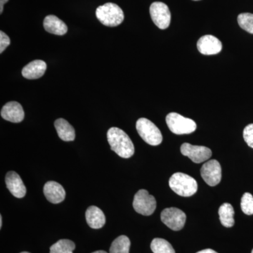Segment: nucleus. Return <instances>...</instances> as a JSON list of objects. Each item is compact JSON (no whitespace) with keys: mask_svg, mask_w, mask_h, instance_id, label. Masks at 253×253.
<instances>
[{"mask_svg":"<svg viewBox=\"0 0 253 253\" xmlns=\"http://www.w3.org/2000/svg\"><path fill=\"white\" fill-rule=\"evenodd\" d=\"M107 139L111 150L120 157L129 158L134 155V144L123 129L118 127L110 128L107 132Z\"/></svg>","mask_w":253,"mask_h":253,"instance_id":"1","label":"nucleus"},{"mask_svg":"<svg viewBox=\"0 0 253 253\" xmlns=\"http://www.w3.org/2000/svg\"><path fill=\"white\" fill-rule=\"evenodd\" d=\"M171 189L179 196L189 197L196 194L198 190V184L192 176L184 173H174L169 180Z\"/></svg>","mask_w":253,"mask_h":253,"instance_id":"2","label":"nucleus"},{"mask_svg":"<svg viewBox=\"0 0 253 253\" xmlns=\"http://www.w3.org/2000/svg\"><path fill=\"white\" fill-rule=\"evenodd\" d=\"M96 16L103 25L109 27H116L123 23L124 13L118 5L106 3L96 9Z\"/></svg>","mask_w":253,"mask_h":253,"instance_id":"3","label":"nucleus"},{"mask_svg":"<svg viewBox=\"0 0 253 253\" xmlns=\"http://www.w3.org/2000/svg\"><path fill=\"white\" fill-rule=\"evenodd\" d=\"M136 130L145 142L151 146H158L163 141V136L157 126L146 118L138 120Z\"/></svg>","mask_w":253,"mask_h":253,"instance_id":"4","label":"nucleus"},{"mask_svg":"<svg viewBox=\"0 0 253 253\" xmlns=\"http://www.w3.org/2000/svg\"><path fill=\"white\" fill-rule=\"evenodd\" d=\"M169 130L175 134H188L196 131V123L193 120L176 113H170L166 117Z\"/></svg>","mask_w":253,"mask_h":253,"instance_id":"5","label":"nucleus"},{"mask_svg":"<svg viewBox=\"0 0 253 253\" xmlns=\"http://www.w3.org/2000/svg\"><path fill=\"white\" fill-rule=\"evenodd\" d=\"M133 207L139 214L144 216L151 215L156 209V199L146 190H139L134 196Z\"/></svg>","mask_w":253,"mask_h":253,"instance_id":"6","label":"nucleus"},{"mask_svg":"<svg viewBox=\"0 0 253 253\" xmlns=\"http://www.w3.org/2000/svg\"><path fill=\"white\" fill-rule=\"evenodd\" d=\"M161 221L173 231H179L185 224V213L176 208H168L163 210L161 214Z\"/></svg>","mask_w":253,"mask_h":253,"instance_id":"7","label":"nucleus"},{"mask_svg":"<svg viewBox=\"0 0 253 253\" xmlns=\"http://www.w3.org/2000/svg\"><path fill=\"white\" fill-rule=\"evenodd\" d=\"M150 14L155 25L160 29L169 27L171 21V14L166 4L160 1L153 3L150 6Z\"/></svg>","mask_w":253,"mask_h":253,"instance_id":"8","label":"nucleus"},{"mask_svg":"<svg viewBox=\"0 0 253 253\" xmlns=\"http://www.w3.org/2000/svg\"><path fill=\"white\" fill-rule=\"evenodd\" d=\"M181 153L187 156L193 162L201 163L208 161L212 156V151L209 148L203 146H194L189 143L181 145Z\"/></svg>","mask_w":253,"mask_h":253,"instance_id":"9","label":"nucleus"},{"mask_svg":"<svg viewBox=\"0 0 253 253\" xmlns=\"http://www.w3.org/2000/svg\"><path fill=\"white\" fill-rule=\"evenodd\" d=\"M201 174L206 184L211 186H217L221 179V168L216 160L204 163L201 169Z\"/></svg>","mask_w":253,"mask_h":253,"instance_id":"10","label":"nucleus"},{"mask_svg":"<svg viewBox=\"0 0 253 253\" xmlns=\"http://www.w3.org/2000/svg\"><path fill=\"white\" fill-rule=\"evenodd\" d=\"M199 52L204 55L219 54L222 49V44L216 37L207 35L200 38L197 42Z\"/></svg>","mask_w":253,"mask_h":253,"instance_id":"11","label":"nucleus"},{"mask_svg":"<svg viewBox=\"0 0 253 253\" xmlns=\"http://www.w3.org/2000/svg\"><path fill=\"white\" fill-rule=\"evenodd\" d=\"M1 116L5 121L18 123L22 122L25 117L22 106L16 101H10L3 106Z\"/></svg>","mask_w":253,"mask_h":253,"instance_id":"12","label":"nucleus"},{"mask_svg":"<svg viewBox=\"0 0 253 253\" xmlns=\"http://www.w3.org/2000/svg\"><path fill=\"white\" fill-rule=\"evenodd\" d=\"M6 187L14 197L22 199L26 194V188L22 179L17 173L11 171L5 177Z\"/></svg>","mask_w":253,"mask_h":253,"instance_id":"13","label":"nucleus"},{"mask_svg":"<svg viewBox=\"0 0 253 253\" xmlns=\"http://www.w3.org/2000/svg\"><path fill=\"white\" fill-rule=\"evenodd\" d=\"M44 196L51 204H58L64 201L66 198V191L62 186L58 182L49 181L44 186Z\"/></svg>","mask_w":253,"mask_h":253,"instance_id":"14","label":"nucleus"},{"mask_svg":"<svg viewBox=\"0 0 253 253\" xmlns=\"http://www.w3.org/2000/svg\"><path fill=\"white\" fill-rule=\"evenodd\" d=\"M46 63L42 60H35L26 65L22 70V76L26 79H39L44 76Z\"/></svg>","mask_w":253,"mask_h":253,"instance_id":"15","label":"nucleus"},{"mask_svg":"<svg viewBox=\"0 0 253 253\" xmlns=\"http://www.w3.org/2000/svg\"><path fill=\"white\" fill-rule=\"evenodd\" d=\"M85 217L88 225L92 229H101L106 224V217L104 212L96 206H93L88 208Z\"/></svg>","mask_w":253,"mask_h":253,"instance_id":"16","label":"nucleus"},{"mask_svg":"<svg viewBox=\"0 0 253 253\" xmlns=\"http://www.w3.org/2000/svg\"><path fill=\"white\" fill-rule=\"evenodd\" d=\"M44 29L51 34L63 36L68 32L66 23L54 15H49L44 20Z\"/></svg>","mask_w":253,"mask_h":253,"instance_id":"17","label":"nucleus"},{"mask_svg":"<svg viewBox=\"0 0 253 253\" xmlns=\"http://www.w3.org/2000/svg\"><path fill=\"white\" fill-rule=\"evenodd\" d=\"M55 128L60 139L65 141H72L76 138V131L73 126L63 118H59L54 123Z\"/></svg>","mask_w":253,"mask_h":253,"instance_id":"18","label":"nucleus"},{"mask_svg":"<svg viewBox=\"0 0 253 253\" xmlns=\"http://www.w3.org/2000/svg\"><path fill=\"white\" fill-rule=\"evenodd\" d=\"M219 220L225 227L230 228L235 224L234 210L230 204L225 203L221 205L219 209Z\"/></svg>","mask_w":253,"mask_h":253,"instance_id":"19","label":"nucleus"},{"mask_svg":"<svg viewBox=\"0 0 253 253\" xmlns=\"http://www.w3.org/2000/svg\"><path fill=\"white\" fill-rule=\"evenodd\" d=\"M130 241L126 236H118L110 247V253H129Z\"/></svg>","mask_w":253,"mask_h":253,"instance_id":"20","label":"nucleus"},{"mask_svg":"<svg viewBox=\"0 0 253 253\" xmlns=\"http://www.w3.org/2000/svg\"><path fill=\"white\" fill-rule=\"evenodd\" d=\"M76 245L71 240L61 239L50 248V253H73Z\"/></svg>","mask_w":253,"mask_h":253,"instance_id":"21","label":"nucleus"},{"mask_svg":"<svg viewBox=\"0 0 253 253\" xmlns=\"http://www.w3.org/2000/svg\"><path fill=\"white\" fill-rule=\"evenodd\" d=\"M151 249L154 253H175L172 245L166 240L159 238L153 240Z\"/></svg>","mask_w":253,"mask_h":253,"instance_id":"22","label":"nucleus"},{"mask_svg":"<svg viewBox=\"0 0 253 253\" xmlns=\"http://www.w3.org/2000/svg\"><path fill=\"white\" fill-rule=\"evenodd\" d=\"M238 23L240 27L253 34V14L250 13H244L238 16Z\"/></svg>","mask_w":253,"mask_h":253,"instance_id":"23","label":"nucleus"},{"mask_svg":"<svg viewBox=\"0 0 253 253\" xmlns=\"http://www.w3.org/2000/svg\"><path fill=\"white\" fill-rule=\"evenodd\" d=\"M241 210L248 215L253 214V196L250 193H245L243 195L241 202Z\"/></svg>","mask_w":253,"mask_h":253,"instance_id":"24","label":"nucleus"},{"mask_svg":"<svg viewBox=\"0 0 253 253\" xmlns=\"http://www.w3.org/2000/svg\"><path fill=\"white\" fill-rule=\"evenodd\" d=\"M244 138L246 144L253 149V124H250L245 127Z\"/></svg>","mask_w":253,"mask_h":253,"instance_id":"25","label":"nucleus"},{"mask_svg":"<svg viewBox=\"0 0 253 253\" xmlns=\"http://www.w3.org/2000/svg\"><path fill=\"white\" fill-rule=\"evenodd\" d=\"M10 44V38L3 31H0V53H2Z\"/></svg>","mask_w":253,"mask_h":253,"instance_id":"26","label":"nucleus"},{"mask_svg":"<svg viewBox=\"0 0 253 253\" xmlns=\"http://www.w3.org/2000/svg\"><path fill=\"white\" fill-rule=\"evenodd\" d=\"M9 0H0V14H2L3 9H4V5L6 4Z\"/></svg>","mask_w":253,"mask_h":253,"instance_id":"27","label":"nucleus"},{"mask_svg":"<svg viewBox=\"0 0 253 253\" xmlns=\"http://www.w3.org/2000/svg\"><path fill=\"white\" fill-rule=\"evenodd\" d=\"M196 253H217L216 251H213L212 249H205L203 251H199Z\"/></svg>","mask_w":253,"mask_h":253,"instance_id":"28","label":"nucleus"},{"mask_svg":"<svg viewBox=\"0 0 253 253\" xmlns=\"http://www.w3.org/2000/svg\"><path fill=\"white\" fill-rule=\"evenodd\" d=\"M1 226H2V217L1 215L0 216V228H1Z\"/></svg>","mask_w":253,"mask_h":253,"instance_id":"29","label":"nucleus"},{"mask_svg":"<svg viewBox=\"0 0 253 253\" xmlns=\"http://www.w3.org/2000/svg\"><path fill=\"white\" fill-rule=\"evenodd\" d=\"M92 253H106V251H96V252H94Z\"/></svg>","mask_w":253,"mask_h":253,"instance_id":"30","label":"nucleus"},{"mask_svg":"<svg viewBox=\"0 0 253 253\" xmlns=\"http://www.w3.org/2000/svg\"><path fill=\"white\" fill-rule=\"evenodd\" d=\"M28 253V252H22V253Z\"/></svg>","mask_w":253,"mask_h":253,"instance_id":"31","label":"nucleus"},{"mask_svg":"<svg viewBox=\"0 0 253 253\" xmlns=\"http://www.w3.org/2000/svg\"><path fill=\"white\" fill-rule=\"evenodd\" d=\"M194 1H199V0H194Z\"/></svg>","mask_w":253,"mask_h":253,"instance_id":"32","label":"nucleus"},{"mask_svg":"<svg viewBox=\"0 0 253 253\" xmlns=\"http://www.w3.org/2000/svg\"><path fill=\"white\" fill-rule=\"evenodd\" d=\"M252 253H253V251H252Z\"/></svg>","mask_w":253,"mask_h":253,"instance_id":"33","label":"nucleus"}]
</instances>
